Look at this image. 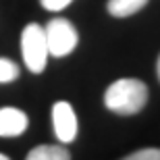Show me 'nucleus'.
Here are the masks:
<instances>
[{
    "label": "nucleus",
    "instance_id": "obj_1",
    "mask_svg": "<svg viewBox=\"0 0 160 160\" xmlns=\"http://www.w3.org/2000/svg\"><path fill=\"white\" fill-rule=\"evenodd\" d=\"M148 102V85L139 79H119L108 85L104 94V104L108 110L129 117L137 114Z\"/></svg>",
    "mask_w": 160,
    "mask_h": 160
},
{
    "label": "nucleus",
    "instance_id": "obj_2",
    "mask_svg": "<svg viewBox=\"0 0 160 160\" xmlns=\"http://www.w3.org/2000/svg\"><path fill=\"white\" fill-rule=\"evenodd\" d=\"M21 52H23L25 67L31 73H42L46 69L50 52H48V42L42 25L29 23L23 29V33H21Z\"/></svg>",
    "mask_w": 160,
    "mask_h": 160
},
{
    "label": "nucleus",
    "instance_id": "obj_3",
    "mask_svg": "<svg viewBox=\"0 0 160 160\" xmlns=\"http://www.w3.org/2000/svg\"><path fill=\"white\" fill-rule=\"evenodd\" d=\"M44 33H46L50 56L62 58V56L71 54L73 50L77 48L79 36H77V29L73 27V23L69 19H62V17L52 19V21L44 27Z\"/></svg>",
    "mask_w": 160,
    "mask_h": 160
},
{
    "label": "nucleus",
    "instance_id": "obj_4",
    "mask_svg": "<svg viewBox=\"0 0 160 160\" xmlns=\"http://www.w3.org/2000/svg\"><path fill=\"white\" fill-rule=\"evenodd\" d=\"M52 125L62 143H71L77 137V114L69 102H56L52 106Z\"/></svg>",
    "mask_w": 160,
    "mask_h": 160
},
{
    "label": "nucleus",
    "instance_id": "obj_5",
    "mask_svg": "<svg viewBox=\"0 0 160 160\" xmlns=\"http://www.w3.org/2000/svg\"><path fill=\"white\" fill-rule=\"evenodd\" d=\"M29 125V119L23 110L12 106L0 108V137H17Z\"/></svg>",
    "mask_w": 160,
    "mask_h": 160
},
{
    "label": "nucleus",
    "instance_id": "obj_6",
    "mask_svg": "<svg viewBox=\"0 0 160 160\" xmlns=\"http://www.w3.org/2000/svg\"><path fill=\"white\" fill-rule=\"evenodd\" d=\"M148 4V0H108V12L117 19H123V17H131L143 8Z\"/></svg>",
    "mask_w": 160,
    "mask_h": 160
},
{
    "label": "nucleus",
    "instance_id": "obj_7",
    "mask_svg": "<svg viewBox=\"0 0 160 160\" xmlns=\"http://www.w3.org/2000/svg\"><path fill=\"white\" fill-rule=\"evenodd\" d=\"M25 160H71V154L62 146H38Z\"/></svg>",
    "mask_w": 160,
    "mask_h": 160
},
{
    "label": "nucleus",
    "instance_id": "obj_8",
    "mask_svg": "<svg viewBox=\"0 0 160 160\" xmlns=\"http://www.w3.org/2000/svg\"><path fill=\"white\" fill-rule=\"evenodd\" d=\"M19 77V67L8 58H0V83H11Z\"/></svg>",
    "mask_w": 160,
    "mask_h": 160
},
{
    "label": "nucleus",
    "instance_id": "obj_9",
    "mask_svg": "<svg viewBox=\"0 0 160 160\" xmlns=\"http://www.w3.org/2000/svg\"><path fill=\"white\" fill-rule=\"evenodd\" d=\"M123 160H160V148H143L133 154L125 156Z\"/></svg>",
    "mask_w": 160,
    "mask_h": 160
},
{
    "label": "nucleus",
    "instance_id": "obj_10",
    "mask_svg": "<svg viewBox=\"0 0 160 160\" xmlns=\"http://www.w3.org/2000/svg\"><path fill=\"white\" fill-rule=\"evenodd\" d=\"M40 2H42V6H44L46 11L58 12V11H62V8H67L73 0H40Z\"/></svg>",
    "mask_w": 160,
    "mask_h": 160
},
{
    "label": "nucleus",
    "instance_id": "obj_11",
    "mask_svg": "<svg viewBox=\"0 0 160 160\" xmlns=\"http://www.w3.org/2000/svg\"><path fill=\"white\" fill-rule=\"evenodd\" d=\"M156 71H158V79H160V58H158V65H156Z\"/></svg>",
    "mask_w": 160,
    "mask_h": 160
},
{
    "label": "nucleus",
    "instance_id": "obj_12",
    "mask_svg": "<svg viewBox=\"0 0 160 160\" xmlns=\"http://www.w3.org/2000/svg\"><path fill=\"white\" fill-rule=\"evenodd\" d=\"M0 160H11V158H8L6 154H0Z\"/></svg>",
    "mask_w": 160,
    "mask_h": 160
}]
</instances>
